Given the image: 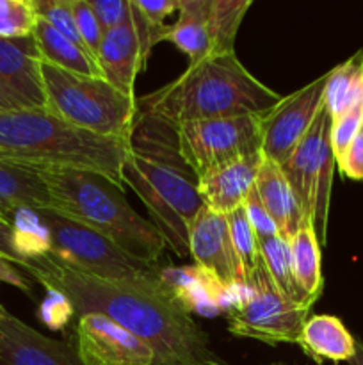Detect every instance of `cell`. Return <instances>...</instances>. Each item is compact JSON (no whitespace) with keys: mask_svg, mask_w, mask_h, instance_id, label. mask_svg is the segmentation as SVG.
<instances>
[{"mask_svg":"<svg viewBox=\"0 0 363 365\" xmlns=\"http://www.w3.org/2000/svg\"><path fill=\"white\" fill-rule=\"evenodd\" d=\"M21 269L80 316L103 314L141 339L155 353V365H230L171 294L91 277L52 252L27 259Z\"/></svg>","mask_w":363,"mask_h":365,"instance_id":"6da1fadb","label":"cell"},{"mask_svg":"<svg viewBox=\"0 0 363 365\" xmlns=\"http://www.w3.org/2000/svg\"><path fill=\"white\" fill-rule=\"evenodd\" d=\"M281 98L231 52L189 64L174 81L137 98V114L177 128L185 121L265 114Z\"/></svg>","mask_w":363,"mask_h":365,"instance_id":"7a4b0ae2","label":"cell"},{"mask_svg":"<svg viewBox=\"0 0 363 365\" xmlns=\"http://www.w3.org/2000/svg\"><path fill=\"white\" fill-rule=\"evenodd\" d=\"M130 139L103 138L78 128L50 110L0 113V159L34 170H78L123 185Z\"/></svg>","mask_w":363,"mask_h":365,"instance_id":"3957f363","label":"cell"},{"mask_svg":"<svg viewBox=\"0 0 363 365\" xmlns=\"http://www.w3.org/2000/svg\"><path fill=\"white\" fill-rule=\"evenodd\" d=\"M48 187L52 209L93 228L135 259L157 264L167 242L153 221L139 216L123 185L103 175L78 170H38Z\"/></svg>","mask_w":363,"mask_h":365,"instance_id":"277c9868","label":"cell"},{"mask_svg":"<svg viewBox=\"0 0 363 365\" xmlns=\"http://www.w3.org/2000/svg\"><path fill=\"white\" fill-rule=\"evenodd\" d=\"M177 146L153 145L148 132L137 125L123 164V184L127 182L142 200L167 246L177 255L187 257L189 232L205 205L198 178L174 150Z\"/></svg>","mask_w":363,"mask_h":365,"instance_id":"5b68a950","label":"cell"},{"mask_svg":"<svg viewBox=\"0 0 363 365\" xmlns=\"http://www.w3.org/2000/svg\"><path fill=\"white\" fill-rule=\"evenodd\" d=\"M48 110L60 120L103 138L130 139L137 98L102 77L78 75L41 61Z\"/></svg>","mask_w":363,"mask_h":365,"instance_id":"8992f818","label":"cell"},{"mask_svg":"<svg viewBox=\"0 0 363 365\" xmlns=\"http://www.w3.org/2000/svg\"><path fill=\"white\" fill-rule=\"evenodd\" d=\"M36 214L48 232L50 252L57 259L102 280L171 294L160 278L157 264L135 259L93 228L53 209H39Z\"/></svg>","mask_w":363,"mask_h":365,"instance_id":"52a82bcc","label":"cell"},{"mask_svg":"<svg viewBox=\"0 0 363 365\" xmlns=\"http://www.w3.org/2000/svg\"><path fill=\"white\" fill-rule=\"evenodd\" d=\"M312 307L299 305L281 294L260 260L246 277V287L226 310L231 335L269 346L298 344Z\"/></svg>","mask_w":363,"mask_h":365,"instance_id":"ba28073f","label":"cell"},{"mask_svg":"<svg viewBox=\"0 0 363 365\" xmlns=\"http://www.w3.org/2000/svg\"><path fill=\"white\" fill-rule=\"evenodd\" d=\"M174 130L178 153L199 178L224 164L262 153L263 114L185 121Z\"/></svg>","mask_w":363,"mask_h":365,"instance_id":"9c48e42d","label":"cell"},{"mask_svg":"<svg viewBox=\"0 0 363 365\" xmlns=\"http://www.w3.org/2000/svg\"><path fill=\"white\" fill-rule=\"evenodd\" d=\"M326 84L327 71L298 91L283 96L269 113L263 114L262 155L265 159L278 166L288 159L324 107Z\"/></svg>","mask_w":363,"mask_h":365,"instance_id":"30bf717a","label":"cell"},{"mask_svg":"<svg viewBox=\"0 0 363 365\" xmlns=\"http://www.w3.org/2000/svg\"><path fill=\"white\" fill-rule=\"evenodd\" d=\"M157 43L159 38L135 6L134 21L117 25L103 34L98 50V66L103 78L125 95L135 96V77L144 70Z\"/></svg>","mask_w":363,"mask_h":365,"instance_id":"8fae6325","label":"cell"},{"mask_svg":"<svg viewBox=\"0 0 363 365\" xmlns=\"http://www.w3.org/2000/svg\"><path fill=\"white\" fill-rule=\"evenodd\" d=\"M78 359L84 365H155V353L103 314H84L75 330Z\"/></svg>","mask_w":363,"mask_h":365,"instance_id":"7c38bea8","label":"cell"},{"mask_svg":"<svg viewBox=\"0 0 363 365\" xmlns=\"http://www.w3.org/2000/svg\"><path fill=\"white\" fill-rule=\"evenodd\" d=\"M189 255L194 266L212 274L226 291L246 287V273L231 241L226 216L203 209L189 232Z\"/></svg>","mask_w":363,"mask_h":365,"instance_id":"4fadbf2b","label":"cell"},{"mask_svg":"<svg viewBox=\"0 0 363 365\" xmlns=\"http://www.w3.org/2000/svg\"><path fill=\"white\" fill-rule=\"evenodd\" d=\"M331 118L327 114L326 107L320 109L317 114L315 121L305 138L301 139L294 152L288 155V159L281 164L285 178L298 200L299 207L305 221L313 223V207H315V189L317 180H319L320 168H322L324 159L331 150Z\"/></svg>","mask_w":363,"mask_h":365,"instance_id":"5bb4252c","label":"cell"},{"mask_svg":"<svg viewBox=\"0 0 363 365\" xmlns=\"http://www.w3.org/2000/svg\"><path fill=\"white\" fill-rule=\"evenodd\" d=\"M0 365H84L77 351L46 337L18 317L0 319Z\"/></svg>","mask_w":363,"mask_h":365,"instance_id":"9a60e30c","label":"cell"},{"mask_svg":"<svg viewBox=\"0 0 363 365\" xmlns=\"http://www.w3.org/2000/svg\"><path fill=\"white\" fill-rule=\"evenodd\" d=\"M262 159V153H256L224 164L199 177L198 192L203 200V205L223 216L244 205L246 198L255 187Z\"/></svg>","mask_w":363,"mask_h":365,"instance_id":"2e32d148","label":"cell"},{"mask_svg":"<svg viewBox=\"0 0 363 365\" xmlns=\"http://www.w3.org/2000/svg\"><path fill=\"white\" fill-rule=\"evenodd\" d=\"M160 278L174 302L189 314L196 312L214 317L221 312L226 314L230 307L226 303L230 291H226L212 274L203 271L201 267H164L160 269Z\"/></svg>","mask_w":363,"mask_h":365,"instance_id":"e0dca14e","label":"cell"},{"mask_svg":"<svg viewBox=\"0 0 363 365\" xmlns=\"http://www.w3.org/2000/svg\"><path fill=\"white\" fill-rule=\"evenodd\" d=\"M255 191L262 202L263 209L267 210L269 217L276 225L278 234L287 241L294 239V235L298 234L302 225L312 223V221H305V217H302L301 207H299L281 168L265 157L260 164Z\"/></svg>","mask_w":363,"mask_h":365,"instance_id":"ac0fdd59","label":"cell"},{"mask_svg":"<svg viewBox=\"0 0 363 365\" xmlns=\"http://www.w3.org/2000/svg\"><path fill=\"white\" fill-rule=\"evenodd\" d=\"M298 346L317 364L349 362L356 353V339L335 316H310L302 324Z\"/></svg>","mask_w":363,"mask_h":365,"instance_id":"d6986e66","label":"cell"},{"mask_svg":"<svg viewBox=\"0 0 363 365\" xmlns=\"http://www.w3.org/2000/svg\"><path fill=\"white\" fill-rule=\"evenodd\" d=\"M209 0H180L178 18L173 25H166L160 41H169L189 57V64H196L214 56L212 38L209 31Z\"/></svg>","mask_w":363,"mask_h":365,"instance_id":"ffe728a7","label":"cell"},{"mask_svg":"<svg viewBox=\"0 0 363 365\" xmlns=\"http://www.w3.org/2000/svg\"><path fill=\"white\" fill-rule=\"evenodd\" d=\"M18 209H52L48 187L34 168L0 159V216Z\"/></svg>","mask_w":363,"mask_h":365,"instance_id":"44dd1931","label":"cell"},{"mask_svg":"<svg viewBox=\"0 0 363 365\" xmlns=\"http://www.w3.org/2000/svg\"><path fill=\"white\" fill-rule=\"evenodd\" d=\"M32 36H34L36 45H38L39 53H41V61L60 68V70L103 78L102 70H100L98 63L91 57V53L75 45L71 39H68L66 36L56 31L43 18H39Z\"/></svg>","mask_w":363,"mask_h":365,"instance_id":"7402d4cb","label":"cell"},{"mask_svg":"<svg viewBox=\"0 0 363 365\" xmlns=\"http://www.w3.org/2000/svg\"><path fill=\"white\" fill-rule=\"evenodd\" d=\"M290 255L294 277L299 287L313 303L320 298L324 289L320 241L313 223H305L290 241Z\"/></svg>","mask_w":363,"mask_h":365,"instance_id":"603a6c76","label":"cell"},{"mask_svg":"<svg viewBox=\"0 0 363 365\" xmlns=\"http://www.w3.org/2000/svg\"><path fill=\"white\" fill-rule=\"evenodd\" d=\"M363 102V52H356L345 63L327 71V84L324 91V107L331 120Z\"/></svg>","mask_w":363,"mask_h":365,"instance_id":"cb8c5ba5","label":"cell"},{"mask_svg":"<svg viewBox=\"0 0 363 365\" xmlns=\"http://www.w3.org/2000/svg\"><path fill=\"white\" fill-rule=\"evenodd\" d=\"M260 260L265 266L270 280L274 282L281 294L287 296L294 303L299 305L313 307V302L302 292L299 287L298 280L294 277V267H292V255H290V241L281 237L280 234L273 235L258 241Z\"/></svg>","mask_w":363,"mask_h":365,"instance_id":"d4e9b609","label":"cell"},{"mask_svg":"<svg viewBox=\"0 0 363 365\" xmlns=\"http://www.w3.org/2000/svg\"><path fill=\"white\" fill-rule=\"evenodd\" d=\"M251 6V0H209L206 20H209V31L214 45V56L235 52L238 27Z\"/></svg>","mask_w":363,"mask_h":365,"instance_id":"484cf974","label":"cell"},{"mask_svg":"<svg viewBox=\"0 0 363 365\" xmlns=\"http://www.w3.org/2000/svg\"><path fill=\"white\" fill-rule=\"evenodd\" d=\"M38 21L34 0H0V38H28Z\"/></svg>","mask_w":363,"mask_h":365,"instance_id":"4316f807","label":"cell"},{"mask_svg":"<svg viewBox=\"0 0 363 365\" xmlns=\"http://www.w3.org/2000/svg\"><path fill=\"white\" fill-rule=\"evenodd\" d=\"M226 221L228 227H230L235 252H237L238 259H241L242 262V267H244L246 277H248V274L260 264V250L258 239H256L255 230H253L251 223H249L244 205L231 210L230 214H226Z\"/></svg>","mask_w":363,"mask_h":365,"instance_id":"83f0119b","label":"cell"},{"mask_svg":"<svg viewBox=\"0 0 363 365\" xmlns=\"http://www.w3.org/2000/svg\"><path fill=\"white\" fill-rule=\"evenodd\" d=\"M34 4L39 13V18H43L46 24L52 25L56 31L66 36L68 39H71L75 45L88 50L84 46L80 34H78L77 24H75L73 11H71V0H34Z\"/></svg>","mask_w":363,"mask_h":365,"instance_id":"f1b7e54d","label":"cell"},{"mask_svg":"<svg viewBox=\"0 0 363 365\" xmlns=\"http://www.w3.org/2000/svg\"><path fill=\"white\" fill-rule=\"evenodd\" d=\"M363 128V102L356 103L351 109L345 110L342 116L337 120H331V150L335 153V159H340L345 153V150L351 146L354 141L356 135Z\"/></svg>","mask_w":363,"mask_h":365,"instance_id":"f546056e","label":"cell"},{"mask_svg":"<svg viewBox=\"0 0 363 365\" xmlns=\"http://www.w3.org/2000/svg\"><path fill=\"white\" fill-rule=\"evenodd\" d=\"M71 11H73L75 24H77L78 34L84 41V46L91 53L93 59L98 63V50L105 32H103L100 21L96 20L91 4H89V0H71Z\"/></svg>","mask_w":363,"mask_h":365,"instance_id":"4dcf8cb0","label":"cell"},{"mask_svg":"<svg viewBox=\"0 0 363 365\" xmlns=\"http://www.w3.org/2000/svg\"><path fill=\"white\" fill-rule=\"evenodd\" d=\"M96 20L102 25L103 32L117 27V25L130 24L135 18L134 0H89Z\"/></svg>","mask_w":363,"mask_h":365,"instance_id":"1f68e13d","label":"cell"},{"mask_svg":"<svg viewBox=\"0 0 363 365\" xmlns=\"http://www.w3.org/2000/svg\"><path fill=\"white\" fill-rule=\"evenodd\" d=\"M134 4L137 6V9L141 11V14L144 16V20L148 21L149 27L159 34V43L160 36H162L164 29H166V20L169 14H173L174 11H178L180 7V0H134Z\"/></svg>","mask_w":363,"mask_h":365,"instance_id":"d6a6232c","label":"cell"},{"mask_svg":"<svg viewBox=\"0 0 363 365\" xmlns=\"http://www.w3.org/2000/svg\"><path fill=\"white\" fill-rule=\"evenodd\" d=\"M244 209L258 241H262V239H267V237H273V235L278 234L276 225H274V221L269 217L267 210L263 209L255 187L251 189V192H249L248 198H246Z\"/></svg>","mask_w":363,"mask_h":365,"instance_id":"836d02e7","label":"cell"},{"mask_svg":"<svg viewBox=\"0 0 363 365\" xmlns=\"http://www.w3.org/2000/svg\"><path fill=\"white\" fill-rule=\"evenodd\" d=\"M337 164L344 177L363 182V128L351 143V146L345 150L344 155L337 160Z\"/></svg>","mask_w":363,"mask_h":365,"instance_id":"e575fe53","label":"cell"},{"mask_svg":"<svg viewBox=\"0 0 363 365\" xmlns=\"http://www.w3.org/2000/svg\"><path fill=\"white\" fill-rule=\"evenodd\" d=\"M0 253L4 257H7L16 267H23L25 260L20 255V252H18L16 242H14L13 225L4 216H0Z\"/></svg>","mask_w":363,"mask_h":365,"instance_id":"d590c367","label":"cell"},{"mask_svg":"<svg viewBox=\"0 0 363 365\" xmlns=\"http://www.w3.org/2000/svg\"><path fill=\"white\" fill-rule=\"evenodd\" d=\"M0 282L31 294V282H28L27 278L20 273V269H18L7 257H4L2 253H0Z\"/></svg>","mask_w":363,"mask_h":365,"instance_id":"8d00e7d4","label":"cell"},{"mask_svg":"<svg viewBox=\"0 0 363 365\" xmlns=\"http://www.w3.org/2000/svg\"><path fill=\"white\" fill-rule=\"evenodd\" d=\"M20 109H25V107L20 103V100H18L9 89H6L2 84H0V113H9V110H20Z\"/></svg>","mask_w":363,"mask_h":365,"instance_id":"74e56055","label":"cell"},{"mask_svg":"<svg viewBox=\"0 0 363 365\" xmlns=\"http://www.w3.org/2000/svg\"><path fill=\"white\" fill-rule=\"evenodd\" d=\"M349 365H363V342L356 341V353L351 360H349Z\"/></svg>","mask_w":363,"mask_h":365,"instance_id":"f35d334b","label":"cell"},{"mask_svg":"<svg viewBox=\"0 0 363 365\" xmlns=\"http://www.w3.org/2000/svg\"><path fill=\"white\" fill-rule=\"evenodd\" d=\"M7 314H9V312H7V310L2 307V303H0V319H2V317H6Z\"/></svg>","mask_w":363,"mask_h":365,"instance_id":"ab89813d","label":"cell"},{"mask_svg":"<svg viewBox=\"0 0 363 365\" xmlns=\"http://www.w3.org/2000/svg\"><path fill=\"white\" fill-rule=\"evenodd\" d=\"M265 365H287V364H283V362H273V364H265Z\"/></svg>","mask_w":363,"mask_h":365,"instance_id":"60d3db41","label":"cell"}]
</instances>
